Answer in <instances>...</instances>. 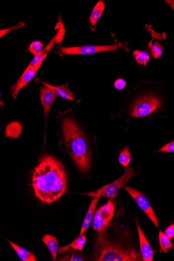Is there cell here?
Wrapping results in <instances>:
<instances>
[{"mask_svg": "<svg viewBox=\"0 0 174 261\" xmlns=\"http://www.w3.org/2000/svg\"><path fill=\"white\" fill-rule=\"evenodd\" d=\"M32 183L36 197L42 202L50 204L66 192L67 173L59 160L52 156H44L34 170Z\"/></svg>", "mask_w": 174, "mask_h": 261, "instance_id": "1", "label": "cell"}, {"mask_svg": "<svg viewBox=\"0 0 174 261\" xmlns=\"http://www.w3.org/2000/svg\"><path fill=\"white\" fill-rule=\"evenodd\" d=\"M65 145L74 162L82 173L91 167L90 154L87 140L81 128L71 117L65 118L62 123Z\"/></svg>", "mask_w": 174, "mask_h": 261, "instance_id": "2", "label": "cell"}, {"mask_svg": "<svg viewBox=\"0 0 174 261\" xmlns=\"http://www.w3.org/2000/svg\"><path fill=\"white\" fill-rule=\"evenodd\" d=\"M93 260L97 261H140L141 253L128 246L109 239L106 231L97 233L95 241Z\"/></svg>", "mask_w": 174, "mask_h": 261, "instance_id": "3", "label": "cell"}, {"mask_svg": "<svg viewBox=\"0 0 174 261\" xmlns=\"http://www.w3.org/2000/svg\"><path fill=\"white\" fill-rule=\"evenodd\" d=\"M136 175L134 170L131 167L125 168L123 175L115 181L106 185L94 192L83 194L84 195L91 197L95 194H99L101 197L114 199L117 197L120 190L124 188L130 180Z\"/></svg>", "mask_w": 174, "mask_h": 261, "instance_id": "4", "label": "cell"}, {"mask_svg": "<svg viewBox=\"0 0 174 261\" xmlns=\"http://www.w3.org/2000/svg\"><path fill=\"white\" fill-rule=\"evenodd\" d=\"M162 104L161 99L154 95L138 99L131 108L130 115L133 117L146 116L158 109Z\"/></svg>", "mask_w": 174, "mask_h": 261, "instance_id": "5", "label": "cell"}, {"mask_svg": "<svg viewBox=\"0 0 174 261\" xmlns=\"http://www.w3.org/2000/svg\"><path fill=\"white\" fill-rule=\"evenodd\" d=\"M116 203L111 199L105 205L96 209L93 218V229L101 233L106 231L110 225L114 216Z\"/></svg>", "mask_w": 174, "mask_h": 261, "instance_id": "6", "label": "cell"}, {"mask_svg": "<svg viewBox=\"0 0 174 261\" xmlns=\"http://www.w3.org/2000/svg\"><path fill=\"white\" fill-rule=\"evenodd\" d=\"M122 47V45L120 43L103 46L61 47L59 49V52L65 55H90L102 52H115Z\"/></svg>", "mask_w": 174, "mask_h": 261, "instance_id": "7", "label": "cell"}, {"mask_svg": "<svg viewBox=\"0 0 174 261\" xmlns=\"http://www.w3.org/2000/svg\"><path fill=\"white\" fill-rule=\"evenodd\" d=\"M124 188L134 200V202H136L145 214L148 216L154 225L158 228L159 224V220L155 213H154L146 196L139 192V190L133 188L125 186Z\"/></svg>", "mask_w": 174, "mask_h": 261, "instance_id": "8", "label": "cell"}, {"mask_svg": "<svg viewBox=\"0 0 174 261\" xmlns=\"http://www.w3.org/2000/svg\"><path fill=\"white\" fill-rule=\"evenodd\" d=\"M44 61V60H43L36 66L27 70H25L11 89L12 96L14 99L16 98L19 92L34 78Z\"/></svg>", "mask_w": 174, "mask_h": 261, "instance_id": "9", "label": "cell"}, {"mask_svg": "<svg viewBox=\"0 0 174 261\" xmlns=\"http://www.w3.org/2000/svg\"><path fill=\"white\" fill-rule=\"evenodd\" d=\"M65 29L64 26L63 25L62 23H61V26L59 32H58V33L53 37L49 44H48L45 46V47L44 48L43 51L40 53H39L34 56V57L32 60V61L30 64L28 65L25 70H27L36 66L39 63L43 61V60H44V59L47 56L48 53L51 51L52 47L54 46L55 43H60L62 41Z\"/></svg>", "mask_w": 174, "mask_h": 261, "instance_id": "10", "label": "cell"}, {"mask_svg": "<svg viewBox=\"0 0 174 261\" xmlns=\"http://www.w3.org/2000/svg\"><path fill=\"white\" fill-rule=\"evenodd\" d=\"M136 222L139 239L140 253L142 261H152L155 252L152 248L146 237H145L138 220L137 219H136Z\"/></svg>", "mask_w": 174, "mask_h": 261, "instance_id": "11", "label": "cell"}, {"mask_svg": "<svg viewBox=\"0 0 174 261\" xmlns=\"http://www.w3.org/2000/svg\"><path fill=\"white\" fill-rule=\"evenodd\" d=\"M40 96L46 122L52 106L57 96L51 90L45 86L41 88Z\"/></svg>", "mask_w": 174, "mask_h": 261, "instance_id": "12", "label": "cell"}, {"mask_svg": "<svg viewBox=\"0 0 174 261\" xmlns=\"http://www.w3.org/2000/svg\"><path fill=\"white\" fill-rule=\"evenodd\" d=\"M91 198H93V199L91 201L88 210H87L79 236H82L89 227L94 217L95 208L97 206L101 196L99 194H95L93 195Z\"/></svg>", "mask_w": 174, "mask_h": 261, "instance_id": "13", "label": "cell"}, {"mask_svg": "<svg viewBox=\"0 0 174 261\" xmlns=\"http://www.w3.org/2000/svg\"><path fill=\"white\" fill-rule=\"evenodd\" d=\"M40 81L44 86L51 90L57 96L70 100V101H74L75 98L73 93L71 92V90L67 87V85L53 86L44 82L42 80H40Z\"/></svg>", "mask_w": 174, "mask_h": 261, "instance_id": "14", "label": "cell"}, {"mask_svg": "<svg viewBox=\"0 0 174 261\" xmlns=\"http://www.w3.org/2000/svg\"><path fill=\"white\" fill-rule=\"evenodd\" d=\"M86 233V232L81 236L77 237L71 244L59 248V250H58V254H62L69 252V251L71 249L74 250H79L80 251V252H82L86 243L87 239Z\"/></svg>", "mask_w": 174, "mask_h": 261, "instance_id": "15", "label": "cell"}, {"mask_svg": "<svg viewBox=\"0 0 174 261\" xmlns=\"http://www.w3.org/2000/svg\"><path fill=\"white\" fill-rule=\"evenodd\" d=\"M42 241L49 250L53 260L56 261L57 253H58V250H59L58 242L56 237L52 235L46 234L43 237Z\"/></svg>", "mask_w": 174, "mask_h": 261, "instance_id": "16", "label": "cell"}, {"mask_svg": "<svg viewBox=\"0 0 174 261\" xmlns=\"http://www.w3.org/2000/svg\"><path fill=\"white\" fill-rule=\"evenodd\" d=\"M7 242L9 245L11 246L14 250L15 253L23 261H37V259L35 256L31 252L20 247L11 241L7 239Z\"/></svg>", "mask_w": 174, "mask_h": 261, "instance_id": "17", "label": "cell"}, {"mask_svg": "<svg viewBox=\"0 0 174 261\" xmlns=\"http://www.w3.org/2000/svg\"><path fill=\"white\" fill-rule=\"evenodd\" d=\"M23 130V126L18 122H12L9 123L5 129L6 137L16 139L20 136Z\"/></svg>", "mask_w": 174, "mask_h": 261, "instance_id": "18", "label": "cell"}, {"mask_svg": "<svg viewBox=\"0 0 174 261\" xmlns=\"http://www.w3.org/2000/svg\"><path fill=\"white\" fill-rule=\"evenodd\" d=\"M105 5L102 1H99L96 4L89 17V21L92 28L95 29L96 24L98 22L104 10Z\"/></svg>", "mask_w": 174, "mask_h": 261, "instance_id": "19", "label": "cell"}, {"mask_svg": "<svg viewBox=\"0 0 174 261\" xmlns=\"http://www.w3.org/2000/svg\"><path fill=\"white\" fill-rule=\"evenodd\" d=\"M159 238L161 252L167 253L170 249L174 248V245L171 243V240L161 230H160Z\"/></svg>", "mask_w": 174, "mask_h": 261, "instance_id": "20", "label": "cell"}, {"mask_svg": "<svg viewBox=\"0 0 174 261\" xmlns=\"http://www.w3.org/2000/svg\"><path fill=\"white\" fill-rule=\"evenodd\" d=\"M132 54L136 61L140 65H146L149 61L150 56L148 51H140L136 50L134 51Z\"/></svg>", "mask_w": 174, "mask_h": 261, "instance_id": "21", "label": "cell"}, {"mask_svg": "<svg viewBox=\"0 0 174 261\" xmlns=\"http://www.w3.org/2000/svg\"><path fill=\"white\" fill-rule=\"evenodd\" d=\"M132 159V158L131 156L129 147H125L120 153L119 158L120 163L125 167H127L129 166Z\"/></svg>", "mask_w": 174, "mask_h": 261, "instance_id": "22", "label": "cell"}, {"mask_svg": "<svg viewBox=\"0 0 174 261\" xmlns=\"http://www.w3.org/2000/svg\"><path fill=\"white\" fill-rule=\"evenodd\" d=\"M43 44L39 41L33 42L28 48L29 52H31L34 56L40 53L44 50Z\"/></svg>", "mask_w": 174, "mask_h": 261, "instance_id": "23", "label": "cell"}, {"mask_svg": "<svg viewBox=\"0 0 174 261\" xmlns=\"http://www.w3.org/2000/svg\"><path fill=\"white\" fill-rule=\"evenodd\" d=\"M163 48L161 44L156 42L150 46V52L152 56L154 58H159L163 54Z\"/></svg>", "mask_w": 174, "mask_h": 261, "instance_id": "24", "label": "cell"}, {"mask_svg": "<svg viewBox=\"0 0 174 261\" xmlns=\"http://www.w3.org/2000/svg\"><path fill=\"white\" fill-rule=\"evenodd\" d=\"M59 261H85V259L79 255H77L75 253L71 254H69L66 256H64L62 258L59 259Z\"/></svg>", "mask_w": 174, "mask_h": 261, "instance_id": "25", "label": "cell"}, {"mask_svg": "<svg viewBox=\"0 0 174 261\" xmlns=\"http://www.w3.org/2000/svg\"><path fill=\"white\" fill-rule=\"evenodd\" d=\"M159 152L174 153V141L163 146L158 150Z\"/></svg>", "mask_w": 174, "mask_h": 261, "instance_id": "26", "label": "cell"}, {"mask_svg": "<svg viewBox=\"0 0 174 261\" xmlns=\"http://www.w3.org/2000/svg\"><path fill=\"white\" fill-rule=\"evenodd\" d=\"M24 25L25 24L24 22H21V23L17 24L16 25L12 26L10 28L1 30V37H2L3 36H5V35L9 33V32H11L12 31H13V30H16L19 28L23 27Z\"/></svg>", "mask_w": 174, "mask_h": 261, "instance_id": "27", "label": "cell"}, {"mask_svg": "<svg viewBox=\"0 0 174 261\" xmlns=\"http://www.w3.org/2000/svg\"><path fill=\"white\" fill-rule=\"evenodd\" d=\"M126 85H127V83H126L124 79L122 78H119L115 80L114 84V86L115 89L120 90L124 89Z\"/></svg>", "mask_w": 174, "mask_h": 261, "instance_id": "28", "label": "cell"}, {"mask_svg": "<svg viewBox=\"0 0 174 261\" xmlns=\"http://www.w3.org/2000/svg\"><path fill=\"white\" fill-rule=\"evenodd\" d=\"M166 236L170 240L174 237V224L169 226L164 232Z\"/></svg>", "mask_w": 174, "mask_h": 261, "instance_id": "29", "label": "cell"}, {"mask_svg": "<svg viewBox=\"0 0 174 261\" xmlns=\"http://www.w3.org/2000/svg\"><path fill=\"white\" fill-rule=\"evenodd\" d=\"M165 2L171 7L174 11V0H166Z\"/></svg>", "mask_w": 174, "mask_h": 261, "instance_id": "30", "label": "cell"}]
</instances>
